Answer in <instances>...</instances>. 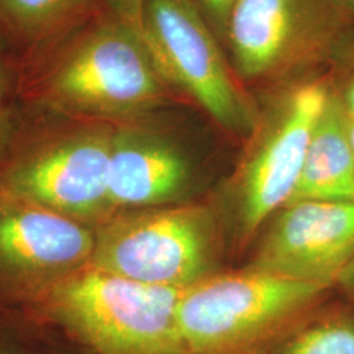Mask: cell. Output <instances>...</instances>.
<instances>
[{"instance_id": "obj_1", "label": "cell", "mask_w": 354, "mask_h": 354, "mask_svg": "<svg viewBox=\"0 0 354 354\" xmlns=\"http://www.w3.org/2000/svg\"><path fill=\"white\" fill-rule=\"evenodd\" d=\"M16 75L26 96L50 111L111 124L147 115L168 89L138 15L109 0L17 62Z\"/></svg>"}, {"instance_id": "obj_2", "label": "cell", "mask_w": 354, "mask_h": 354, "mask_svg": "<svg viewBox=\"0 0 354 354\" xmlns=\"http://www.w3.org/2000/svg\"><path fill=\"white\" fill-rule=\"evenodd\" d=\"M183 290L88 266L39 298L48 315L93 354H189L177 322Z\"/></svg>"}, {"instance_id": "obj_3", "label": "cell", "mask_w": 354, "mask_h": 354, "mask_svg": "<svg viewBox=\"0 0 354 354\" xmlns=\"http://www.w3.org/2000/svg\"><path fill=\"white\" fill-rule=\"evenodd\" d=\"M327 288L248 268L184 289L177 322L189 354H256Z\"/></svg>"}, {"instance_id": "obj_4", "label": "cell", "mask_w": 354, "mask_h": 354, "mask_svg": "<svg viewBox=\"0 0 354 354\" xmlns=\"http://www.w3.org/2000/svg\"><path fill=\"white\" fill-rule=\"evenodd\" d=\"M113 130L111 122L67 117L38 133L0 171V194L87 226L105 222L113 215L108 193Z\"/></svg>"}, {"instance_id": "obj_5", "label": "cell", "mask_w": 354, "mask_h": 354, "mask_svg": "<svg viewBox=\"0 0 354 354\" xmlns=\"http://www.w3.org/2000/svg\"><path fill=\"white\" fill-rule=\"evenodd\" d=\"M95 232L89 266L125 279L187 289L214 269V219L201 205L127 210Z\"/></svg>"}, {"instance_id": "obj_6", "label": "cell", "mask_w": 354, "mask_h": 354, "mask_svg": "<svg viewBox=\"0 0 354 354\" xmlns=\"http://www.w3.org/2000/svg\"><path fill=\"white\" fill-rule=\"evenodd\" d=\"M349 17L342 0H236L226 41L241 79L277 80L329 59Z\"/></svg>"}, {"instance_id": "obj_7", "label": "cell", "mask_w": 354, "mask_h": 354, "mask_svg": "<svg viewBox=\"0 0 354 354\" xmlns=\"http://www.w3.org/2000/svg\"><path fill=\"white\" fill-rule=\"evenodd\" d=\"M138 21L168 87L189 95L230 133L252 130V112L192 0H143Z\"/></svg>"}, {"instance_id": "obj_8", "label": "cell", "mask_w": 354, "mask_h": 354, "mask_svg": "<svg viewBox=\"0 0 354 354\" xmlns=\"http://www.w3.org/2000/svg\"><path fill=\"white\" fill-rule=\"evenodd\" d=\"M95 239L82 222L0 194V288L39 297L91 264Z\"/></svg>"}, {"instance_id": "obj_9", "label": "cell", "mask_w": 354, "mask_h": 354, "mask_svg": "<svg viewBox=\"0 0 354 354\" xmlns=\"http://www.w3.org/2000/svg\"><path fill=\"white\" fill-rule=\"evenodd\" d=\"M328 88L317 82L292 89L244 165L238 193L241 238L254 234L295 188L320 115L329 102Z\"/></svg>"}, {"instance_id": "obj_10", "label": "cell", "mask_w": 354, "mask_h": 354, "mask_svg": "<svg viewBox=\"0 0 354 354\" xmlns=\"http://www.w3.org/2000/svg\"><path fill=\"white\" fill-rule=\"evenodd\" d=\"M353 257L354 203L302 201L285 206L250 268L328 288Z\"/></svg>"}, {"instance_id": "obj_11", "label": "cell", "mask_w": 354, "mask_h": 354, "mask_svg": "<svg viewBox=\"0 0 354 354\" xmlns=\"http://www.w3.org/2000/svg\"><path fill=\"white\" fill-rule=\"evenodd\" d=\"M143 117L114 124L108 181L113 213L167 206L189 187L187 152L167 133L143 122Z\"/></svg>"}, {"instance_id": "obj_12", "label": "cell", "mask_w": 354, "mask_h": 354, "mask_svg": "<svg viewBox=\"0 0 354 354\" xmlns=\"http://www.w3.org/2000/svg\"><path fill=\"white\" fill-rule=\"evenodd\" d=\"M302 201L354 203V156L348 140L346 111L333 95L319 118L286 206Z\"/></svg>"}, {"instance_id": "obj_13", "label": "cell", "mask_w": 354, "mask_h": 354, "mask_svg": "<svg viewBox=\"0 0 354 354\" xmlns=\"http://www.w3.org/2000/svg\"><path fill=\"white\" fill-rule=\"evenodd\" d=\"M102 1L0 0V36L19 54L20 62L61 37Z\"/></svg>"}, {"instance_id": "obj_14", "label": "cell", "mask_w": 354, "mask_h": 354, "mask_svg": "<svg viewBox=\"0 0 354 354\" xmlns=\"http://www.w3.org/2000/svg\"><path fill=\"white\" fill-rule=\"evenodd\" d=\"M276 354H354V315L323 319L298 332Z\"/></svg>"}, {"instance_id": "obj_15", "label": "cell", "mask_w": 354, "mask_h": 354, "mask_svg": "<svg viewBox=\"0 0 354 354\" xmlns=\"http://www.w3.org/2000/svg\"><path fill=\"white\" fill-rule=\"evenodd\" d=\"M16 75V64L11 62L10 48L0 36V153L6 151L12 138L10 97Z\"/></svg>"}, {"instance_id": "obj_16", "label": "cell", "mask_w": 354, "mask_h": 354, "mask_svg": "<svg viewBox=\"0 0 354 354\" xmlns=\"http://www.w3.org/2000/svg\"><path fill=\"white\" fill-rule=\"evenodd\" d=\"M235 3L236 0H198V4L207 17L209 24L213 26L215 35L225 41L227 36L230 16Z\"/></svg>"}, {"instance_id": "obj_17", "label": "cell", "mask_w": 354, "mask_h": 354, "mask_svg": "<svg viewBox=\"0 0 354 354\" xmlns=\"http://www.w3.org/2000/svg\"><path fill=\"white\" fill-rule=\"evenodd\" d=\"M336 283L342 288V290L346 291L351 295H354V257L353 260L345 266Z\"/></svg>"}, {"instance_id": "obj_18", "label": "cell", "mask_w": 354, "mask_h": 354, "mask_svg": "<svg viewBox=\"0 0 354 354\" xmlns=\"http://www.w3.org/2000/svg\"><path fill=\"white\" fill-rule=\"evenodd\" d=\"M115 4L127 8V11L130 12L136 13V15H140V8L142 6V1L143 0H111Z\"/></svg>"}, {"instance_id": "obj_19", "label": "cell", "mask_w": 354, "mask_h": 354, "mask_svg": "<svg viewBox=\"0 0 354 354\" xmlns=\"http://www.w3.org/2000/svg\"><path fill=\"white\" fill-rule=\"evenodd\" d=\"M344 106H345V111H346L348 115L354 117V80L349 89H348V92H346Z\"/></svg>"}, {"instance_id": "obj_20", "label": "cell", "mask_w": 354, "mask_h": 354, "mask_svg": "<svg viewBox=\"0 0 354 354\" xmlns=\"http://www.w3.org/2000/svg\"><path fill=\"white\" fill-rule=\"evenodd\" d=\"M346 129H348V140L354 156V117L348 115V113H346Z\"/></svg>"}, {"instance_id": "obj_21", "label": "cell", "mask_w": 354, "mask_h": 354, "mask_svg": "<svg viewBox=\"0 0 354 354\" xmlns=\"http://www.w3.org/2000/svg\"><path fill=\"white\" fill-rule=\"evenodd\" d=\"M342 1L351 15H354V0H342Z\"/></svg>"}, {"instance_id": "obj_22", "label": "cell", "mask_w": 354, "mask_h": 354, "mask_svg": "<svg viewBox=\"0 0 354 354\" xmlns=\"http://www.w3.org/2000/svg\"><path fill=\"white\" fill-rule=\"evenodd\" d=\"M0 354H24V353H15V352H6V351H0Z\"/></svg>"}]
</instances>
